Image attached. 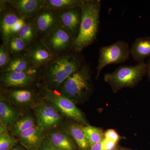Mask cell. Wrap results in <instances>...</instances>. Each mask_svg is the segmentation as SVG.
Segmentation results:
<instances>
[{
  "mask_svg": "<svg viewBox=\"0 0 150 150\" xmlns=\"http://www.w3.org/2000/svg\"><path fill=\"white\" fill-rule=\"evenodd\" d=\"M84 64L83 58L73 51L56 56L43 67V83L51 90H58L67 78Z\"/></svg>",
  "mask_w": 150,
  "mask_h": 150,
  "instance_id": "1",
  "label": "cell"
},
{
  "mask_svg": "<svg viewBox=\"0 0 150 150\" xmlns=\"http://www.w3.org/2000/svg\"><path fill=\"white\" fill-rule=\"evenodd\" d=\"M81 9L80 27L71 48L73 52L79 54L96 39L99 28L101 1L100 0H85Z\"/></svg>",
  "mask_w": 150,
  "mask_h": 150,
  "instance_id": "2",
  "label": "cell"
},
{
  "mask_svg": "<svg viewBox=\"0 0 150 150\" xmlns=\"http://www.w3.org/2000/svg\"><path fill=\"white\" fill-rule=\"evenodd\" d=\"M146 73V64L138 63L135 66H121L112 73L104 75L105 82L116 93L124 88L136 86Z\"/></svg>",
  "mask_w": 150,
  "mask_h": 150,
  "instance_id": "3",
  "label": "cell"
},
{
  "mask_svg": "<svg viewBox=\"0 0 150 150\" xmlns=\"http://www.w3.org/2000/svg\"><path fill=\"white\" fill-rule=\"evenodd\" d=\"M91 89L90 69L85 64L67 78L58 90L60 93L75 102L83 99Z\"/></svg>",
  "mask_w": 150,
  "mask_h": 150,
  "instance_id": "4",
  "label": "cell"
},
{
  "mask_svg": "<svg viewBox=\"0 0 150 150\" xmlns=\"http://www.w3.org/2000/svg\"><path fill=\"white\" fill-rule=\"evenodd\" d=\"M38 88L45 100L54 105L63 115L84 126L89 125L82 112L72 100L60 93L48 88L44 83L38 84Z\"/></svg>",
  "mask_w": 150,
  "mask_h": 150,
  "instance_id": "5",
  "label": "cell"
},
{
  "mask_svg": "<svg viewBox=\"0 0 150 150\" xmlns=\"http://www.w3.org/2000/svg\"><path fill=\"white\" fill-rule=\"evenodd\" d=\"M130 55L129 44L123 40H118L111 45L100 47L96 68V79L105 67L110 64L124 63L129 60Z\"/></svg>",
  "mask_w": 150,
  "mask_h": 150,
  "instance_id": "6",
  "label": "cell"
},
{
  "mask_svg": "<svg viewBox=\"0 0 150 150\" xmlns=\"http://www.w3.org/2000/svg\"><path fill=\"white\" fill-rule=\"evenodd\" d=\"M32 109L36 116V126L44 131L55 129L63 123L62 113L46 100H38Z\"/></svg>",
  "mask_w": 150,
  "mask_h": 150,
  "instance_id": "7",
  "label": "cell"
},
{
  "mask_svg": "<svg viewBox=\"0 0 150 150\" xmlns=\"http://www.w3.org/2000/svg\"><path fill=\"white\" fill-rule=\"evenodd\" d=\"M1 94L7 100L12 107L20 112L33 109L38 100L36 93L27 88L1 87Z\"/></svg>",
  "mask_w": 150,
  "mask_h": 150,
  "instance_id": "8",
  "label": "cell"
},
{
  "mask_svg": "<svg viewBox=\"0 0 150 150\" xmlns=\"http://www.w3.org/2000/svg\"><path fill=\"white\" fill-rule=\"evenodd\" d=\"M30 20L36 28L38 40H43L59 25V12L43 7Z\"/></svg>",
  "mask_w": 150,
  "mask_h": 150,
  "instance_id": "9",
  "label": "cell"
},
{
  "mask_svg": "<svg viewBox=\"0 0 150 150\" xmlns=\"http://www.w3.org/2000/svg\"><path fill=\"white\" fill-rule=\"evenodd\" d=\"M74 40L73 36L59 25L42 41L51 53L57 56L71 49Z\"/></svg>",
  "mask_w": 150,
  "mask_h": 150,
  "instance_id": "10",
  "label": "cell"
},
{
  "mask_svg": "<svg viewBox=\"0 0 150 150\" xmlns=\"http://www.w3.org/2000/svg\"><path fill=\"white\" fill-rule=\"evenodd\" d=\"M9 8L8 7L1 13V38L5 45L11 37L19 32L26 21L22 18L14 8Z\"/></svg>",
  "mask_w": 150,
  "mask_h": 150,
  "instance_id": "11",
  "label": "cell"
},
{
  "mask_svg": "<svg viewBox=\"0 0 150 150\" xmlns=\"http://www.w3.org/2000/svg\"><path fill=\"white\" fill-rule=\"evenodd\" d=\"M37 71L21 73H1V87L7 88H27L35 83Z\"/></svg>",
  "mask_w": 150,
  "mask_h": 150,
  "instance_id": "12",
  "label": "cell"
},
{
  "mask_svg": "<svg viewBox=\"0 0 150 150\" xmlns=\"http://www.w3.org/2000/svg\"><path fill=\"white\" fill-rule=\"evenodd\" d=\"M25 55L37 70L46 66L56 57L42 40H38L28 48Z\"/></svg>",
  "mask_w": 150,
  "mask_h": 150,
  "instance_id": "13",
  "label": "cell"
},
{
  "mask_svg": "<svg viewBox=\"0 0 150 150\" xmlns=\"http://www.w3.org/2000/svg\"><path fill=\"white\" fill-rule=\"evenodd\" d=\"M59 25L67 30L74 39L79 34L81 20V8L59 11Z\"/></svg>",
  "mask_w": 150,
  "mask_h": 150,
  "instance_id": "14",
  "label": "cell"
},
{
  "mask_svg": "<svg viewBox=\"0 0 150 150\" xmlns=\"http://www.w3.org/2000/svg\"><path fill=\"white\" fill-rule=\"evenodd\" d=\"M9 2L25 21L32 19L43 7V0H9Z\"/></svg>",
  "mask_w": 150,
  "mask_h": 150,
  "instance_id": "15",
  "label": "cell"
},
{
  "mask_svg": "<svg viewBox=\"0 0 150 150\" xmlns=\"http://www.w3.org/2000/svg\"><path fill=\"white\" fill-rule=\"evenodd\" d=\"M44 132L35 126L22 132L17 138L27 150H38L46 136Z\"/></svg>",
  "mask_w": 150,
  "mask_h": 150,
  "instance_id": "16",
  "label": "cell"
},
{
  "mask_svg": "<svg viewBox=\"0 0 150 150\" xmlns=\"http://www.w3.org/2000/svg\"><path fill=\"white\" fill-rule=\"evenodd\" d=\"M36 69L25 55L11 56L7 64L1 70V73L28 72Z\"/></svg>",
  "mask_w": 150,
  "mask_h": 150,
  "instance_id": "17",
  "label": "cell"
},
{
  "mask_svg": "<svg viewBox=\"0 0 150 150\" xmlns=\"http://www.w3.org/2000/svg\"><path fill=\"white\" fill-rule=\"evenodd\" d=\"M130 55L138 63L144 62L146 58L150 56V37L137 38L130 48Z\"/></svg>",
  "mask_w": 150,
  "mask_h": 150,
  "instance_id": "18",
  "label": "cell"
},
{
  "mask_svg": "<svg viewBox=\"0 0 150 150\" xmlns=\"http://www.w3.org/2000/svg\"><path fill=\"white\" fill-rule=\"evenodd\" d=\"M47 137L52 144L59 150H75L73 139L66 131H52Z\"/></svg>",
  "mask_w": 150,
  "mask_h": 150,
  "instance_id": "19",
  "label": "cell"
},
{
  "mask_svg": "<svg viewBox=\"0 0 150 150\" xmlns=\"http://www.w3.org/2000/svg\"><path fill=\"white\" fill-rule=\"evenodd\" d=\"M20 112L12 107L7 100L0 95V121L7 126H10L20 116Z\"/></svg>",
  "mask_w": 150,
  "mask_h": 150,
  "instance_id": "20",
  "label": "cell"
},
{
  "mask_svg": "<svg viewBox=\"0 0 150 150\" xmlns=\"http://www.w3.org/2000/svg\"><path fill=\"white\" fill-rule=\"evenodd\" d=\"M66 131L74 140L81 150H89L90 145L82 126L76 123H71L66 128Z\"/></svg>",
  "mask_w": 150,
  "mask_h": 150,
  "instance_id": "21",
  "label": "cell"
},
{
  "mask_svg": "<svg viewBox=\"0 0 150 150\" xmlns=\"http://www.w3.org/2000/svg\"><path fill=\"white\" fill-rule=\"evenodd\" d=\"M34 118L30 115L20 116L10 126L11 135L17 137L22 132L36 126Z\"/></svg>",
  "mask_w": 150,
  "mask_h": 150,
  "instance_id": "22",
  "label": "cell"
},
{
  "mask_svg": "<svg viewBox=\"0 0 150 150\" xmlns=\"http://www.w3.org/2000/svg\"><path fill=\"white\" fill-rule=\"evenodd\" d=\"M85 0H43V7L57 11L81 8Z\"/></svg>",
  "mask_w": 150,
  "mask_h": 150,
  "instance_id": "23",
  "label": "cell"
},
{
  "mask_svg": "<svg viewBox=\"0 0 150 150\" xmlns=\"http://www.w3.org/2000/svg\"><path fill=\"white\" fill-rule=\"evenodd\" d=\"M17 34L23 39L28 48L38 40L37 30L30 20L26 21Z\"/></svg>",
  "mask_w": 150,
  "mask_h": 150,
  "instance_id": "24",
  "label": "cell"
},
{
  "mask_svg": "<svg viewBox=\"0 0 150 150\" xmlns=\"http://www.w3.org/2000/svg\"><path fill=\"white\" fill-rule=\"evenodd\" d=\"M5 45L11 56L25 55L28 50L26 43L17 34L11 37Z\"/></svg>",
  "mask_w": 150,
  "mask_h": 150,
  "instance_id": "25",
  "label": "cell"
},
{
  "mask_svg": "<svg viewBox=\"0 0 150 150\" xmlns=\"http://www.w3.org/2000/svg\"><path fill=\"white\" fill-rule=\"evenodd\" d=\"M82 129L88 139L91 147L104 139V133L99 128L89 125L82 126Z\"/></svg>",
  "mask_w": 150,
  "mask_h": 150,
  "instance_id": "26",
  "label": "cell"
},
{
  "mask_svg": "<svg viewBox=\"0 0 150 150\" xmlns=\"http://www.w3.org/2000/svg\"><path fill=\"white\" fill-rule=\"evenodd\" d=\"M19 141L17 138L8 133L0 135V150H10L16 146Z\"/></svg>",
  "mask_w": 150,
  "mask_h": 150,
  "instance_id": "27",
  "label": "cell"
},
{
  "mask_svg": "<svg viewBox=\"0 0 150 150\" xmlns=\"http://www.w3.org/2000/svg\"><path fill=\"white\" fill-rule=\"evenodd\" d=\"M11 54L5 44L0 46V69L2 70L10 59Z\"/></svg>",
  "mask_w": 150,
  "mask_h": 150,
  "instance_id": "28",
  "label": "cell"
},
{
  "mask_svg": "<svg viewBox=\"0 0 150 150\" xmlns=\"http://www.w3.org/2000/svg\"><path fill=\"white\" fill-rule=\"evenodd\" d=\"M104 138L106 139L117 143L121 139V137L113 129H108L104 133Z\"/></svg>",
  "mask_w": 150,
  "mask_h": 150,
  "instance_id": "29",
  "label": "cell"
},
{
  "mask_svg": "<svg viewBox=\"0 0 150 150\" xmlns=\"http://www.w3.org/2000/svg\"><path fill=\"white\" fill-rule=\"evenodd\" d=\"M38 150H59L52 144L47 136L45 137Z\"/></svg>",
  "mask_w": 150,
  "mask_h": 150,
  "instance_id": "30",
  "label": "cell"
},
{
  "mask_svg": "<svg viewBox=\"0 0 150 150\" xmlns=\"http://www.w3.org/2000/svg\"><path fill=\"white\" fill-rule=\"evenodd\" d=\"M117 144L104 138L103 145V150H114L116 148Z\"/></svg>",
  "mask_w": 150,
  "mask_h": 150,
  "instance_id": "31",
  "label": "cell"
},
{
  "mask_svg": "<svg viewBox=\"0 0 150 150\" xmlns=\"http://www.w3.org/2000/svg\"><path fill=\"white\" fill-rule=\"evenodd\" d=\"M103 140L91 147L89 150H103Z\"/></svg>",
  "mask_w": 150,
  "mask_h": 150,
  "instance_id": "32",
  "label": "cell"
},
{
  "mask_svg": "<svg viewBox=\"0 0 150 150\" xmlns=\"http://www.w3.org/2000/svg\"><path fill=\"white\" fill-rule=\"evenodd\" d=\"M146 73L148 79L150 81V58L148 60L147 64H146Z\"/></svg>",
  "mask_w": 150,
  "mask_h": 150,
  "instance_id": "33",
  "label": "cell"
},
{
  "mask_svg": "<svg viewBox=\"0 0 150 150\" xmlns=\"http://www.w3.org/2000/svg\"><path fill=\"white\" fill-rule=\"evenodd\" d=\"M25 150L24 149H23L21 147L19 146H15L12 149H11V150Z\"/></svg>",
  "mask_w": 150,
  "mask_h": 150,
  "instance_id": "34",
  "label": "cell"
}]
</instances>
